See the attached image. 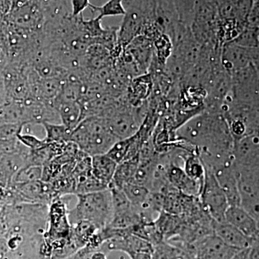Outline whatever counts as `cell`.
Listing matches in <instances>:
<instances>
[{
    "label": "cell",
    "instance_id": "15",
    "mask_svg": "<svg viewBox=\"0 0 259 259\" xmlns=\"http://www.w3.org/2000/svg\"><path fill=\"white\" fill-rule=\"evenodd\" d=\"M211 171L215 177L218 184L226 194L229 205L240 206L238 181L233 162L229 164L218 167Z\"/></svg>",
    "mask_w": 259,
    "mask_h": 259
},
{
    "label": "cell",
    "instance_id": "34",
    "mask_svg": "<svg viewBox=\"0 0 259 259\" xmlns=\"http://www.w3.org/2000/svg\"><path fill=\"white\" fill-rule=\"evenodd\" d=\"M232 259H243L241 254V250H240L237 253V254Z\"/></svg>",
    "mask_w": 259,
    "mask_h": 259
},
{
    "label": "cell",
    "instance_id": "28",
    "mask_svg": "<svg viewBox=\"0 0 259 259\" xmlns=\"http://www.w3.org/2000/svg\"><path fill=\"white\" fill-rule=\"evenodd\" d=\"M25 125L17 123L0 124V139H16L19 134L23 133Z\"/></svg>",
    "mask_w": 259,
    "mask_h": 259
},
{
    "label": "cell",
    "instance_id": "33",
    "mask_svg": "<svg viewBox=\"0 0 259 259\" xmlns=\"http://www.w3.org/2000/svg\"><path fill=\"white\" fill-rule=\"evenodd\" d=\"M171 259H188L187 258V255H186L185 252L183 250H181L180 248H178L175 254L173 255V257Z\"/></svg>",
    "mask_w": 259,
    "mask_h": 259
},
{
    "label": "cell",
    "instance_id": "9",
    "mask_svg": "<svg viewBox=\"0 0 259 259\" xmlns=\"http://www.w3.org/2000/svg\"><path fill=\"white\" fill-rule=\"evenodd\" d=\"M5 19L8 23L18 28L29 30H42L45 19L41 1L29 0L23 6L10 10Z\"/></svg>",
    "mask_w": 259,
    "mask_h": 259
},
{
    "label": "cell",
    "instance_id": "26",
    "mask_svg": "<svg viewBox=\"0 0 259 259\" xmlns=\"http://www.w3.org/2000/svg\"><path fill=\"white\" fill-rule=\"evenodd\" d=\"M231 42L247 48H258V28L245 27L243 31Z\"/></svg>",
    "mask_w": 259,
    "mask_h": 259
},
{
    "label": "cell",
    "instance_id": "16",
    "mask_svg": "<svg viewBox=\"0 0 259 259\" xmlns=\"http://www.w3.org/2000/svg\"><path fill=\"white\" fill-rule=\"evenodd\" d=\"M212 228L213 233L215 236L227 245L236 249H245L255 241H259V239H252L245 236L236 227L232 226L226 221L222 223L213 221Z\"/></svg>",
    "mask_w": 259,
    "mask_h": 259
},
{
    "label": "cell",
    "instance_id": "4",
    "mask_svg": "<svg viewBox=\"0 0 259 259\" xmlns=\"http://www.w3.org/2000/svg\"><path fill=\"white\" fill-rule=\"evenodd\" d=\"M205 168L203 185L199 198L202 208L216 222H226V212L229 203L215 177Z\"/></svg>",
    "mask_w": 259,
    "mask_h": 259
},
{
    "label": "cell",
    "instance_id": "2",
    "mask_svg": "<svg viewBox=\"0 0 259 259\" xmlns=\"http://www.w3.org/2000/svg\"><path fill=\"white\" fill-rule=\"evenodd\" d=\"M71 142L90 156L105 154L118 140L100 116L85 117L71 134Z\"/></svg>",
    "mask_w": 259,
    "mask_h": 259
},
{
    "label": "cell",
    "instance_id": "8",
    "mask_svg": "<svg viewBox=\"0 0 259 259\" xmlns=\"http://www.w3.org/2000/svg\"><path fill=\"white\" fill-rule=\"evenodd\" d=\"M258 48L243 47L231 41L226 42L221 48V64L230 74L250 65L258 66Z\"/></svg>",
    "mask_w": 259,
    "mask_h": 259
},
{
    "label": "cell",
    "instance_id": "5",
    "mask_svg": "<svg viewBox=\"0 0 259 259\" xmlns=\"http://www.w3.org/2000/svg\"><path fill=\"white\" fill-rule=\"evenodd\" d=\"M179 248L188 259H232L240 250L227 245L214 234Z\"/></svg>",
    "mask_w": 259,
    "mask_h": 259
},
{
    "label": "cell",
    "instance_id": "13",
    "mask_svg": "<svg viewBox=\"0 0 259 259\" xmlns=\"http://www.w3.org/2000/svg\"><path fill=\"white\" fill-rule=\"evenodd\" d=\"M52 105L59 115L61 124L71 131L82 120V110L79 101L66 98L58 94L52 100Z\"/></svg>",
    "mask_w": 259,
    "mask_h": 259
},
{
    "label": "cell",
    "instance_id": "25",
    "mask_svg": "<svg viewBox=\"0 0 259 259\" xmlns=\"http://www.w3.org/2000/svg\"><path fill=\"white\" fill-rule=\"evenodd\" d=\"M197 0H174L180 23L191 27Z\"/></svg>",
    "mask_w": 259,
    "mask_h": 259
},
{
    "label": "cell",
    "instance_id": "20",
    "mask_svg": "<svg viewBox=\"0 0 259 259\" xmlns=\"http://www.w3.org/2000/svg\"><path fill=\"white\" fill-rule=\"evenodd\" d=\"M182 160V167L185 173L190 178L203 185L205 168L195 150L187 151L184 154Z\"/></svg>",
    "mask_w": 259,
    "mask_h": 259
},
{
    "label": "cell",
    "instance_id": "3",
    "mask_svg": "<svg viewBox=\"0 0 259 259\" xmlns=\"http://www.w3.org/2000/svg\"><path fill=\"white\" fill-rule=\"evenodd\" d=\"M76 196L77 203L74 208L69 210V219L71 226L80 221L93 223L99 231L109 226L113 216L110 189Z\"/></svg>",
    "mask_w": 259,
    "mask_h": 259
},
{
    "label": "cell",
    "instance_id": "6",
    "mask_svg": "<svg viewBox=\"0 0 259 259\" xmlns=\"http://www.w3.org/2000/svg\"><path fill=\"white\" fill-rule=\"evenodd\" d=\"M240 206L259 222V168L236 169Z\"/></svg>",
    "mask_w": 259,
    "mask_h": 259
},
{
    "label": "cell",
    "instance_id": "22",
    "mask_svg": "<svg viewBox=\"0 0 259 259\" xmlns=\"http://www.w3.org/2000/svg\"><path fill=\"white\" fill-rule=\"evenodd\" d=\"M74 179L76 180L75 195L92 193V192H99V191L108 189V187L97 180L93 176V174L74 177Z\"/></svg>",
    "mask_w": 259,
    "mask_h": 259
},
{
    "label": "cell",
    "instance_id": "27",
    "mask_svg": "<svg viewBox=\"0 0 259 259\" xmlns=\"http://www.w3.org/2000/svg\"><path fill=\"white\" fill-rule=\"evenodd\" d=\"M178 248L166 241L160 242L153 246L152 259H171Z\"/></svg>",
    "mask_w": 259,
    "mask_h": 259
},
{
    "label": "cell",
    "instance_id": "24",
    "mask_svg": "<svg viewBox=\"0 0 259 259\" xmlns=\"http://www.w3.org/2000/svg\"><path fill=\"white\" fill-rule=\"evenodd\" d=\"M42 172V166H35V165L24 166L20 168L13 177L11 185H20V184L41 180Z\"/></svg>",
    "mask_w": 259,
    "mask_h": 259
},
{
    "label": "cell",
    "instance_id": "17",
    "mask_svg": "<svg viewBox=\"0 0 259 259\" xmlns=\"http://www.w3.org/2000/svg\"><path fill=\"white\" fill-rule=\"evenodd\" d=\"M156 231L166 241L180 234L184 224V218L177 214L159 212L153 222Z\"/></svg>",
    "mask_w": 259,
    "mask_h": 259
},
{
    "label": "cell",
    "instance_id": "30",
    "mask_svg": "<svg viewBox=\"0 0 259 259\" xmlns=\"http://www.w3.org/2000/svg\"><path fill=\"white\" fill-rule=\"evenodd\" d=\"M90 5L89 0H71V14L73 16L82 14L83 10L89 8Z\"/></svg>",
    "mask_w": 259,
    "mask_h": 259
},
{
    "label": "cell",
    "instance_id": "31",
    "mask_svg": "<svg viewBox=\"0 0 259 259\" xmlns=\"http://www.w3.org/2000/svg\"><path fill=\"white\" fill-rule=\"evenodd\" d=\"M131 259H152V253L147 252H140L129 255Z\"/></svg>",
    "mask_w": 259,
    "mask_h": 259
},
{
    "label": "cell",
    "instance_id": "18",
    "mask_svg": "<svg viewBox=\"0 0 259 259\" xmlns=\"http://www.w3.org/2000/svg\"><path fill=\"white\" fill-rule=\"evenodd\" d=\"M117 166V163L106 153L92 156V174L107 187L111 183Z\"/></svg>",
    "mask_w": 259,
    "mask_h": 259
},
{
    "label": "cell",
    "instance_id": "14",
    "mask_svg": "<svg viewBox=\"0 0 259 259\" xmlns=\"http://www.w3.org/2000/svg\"><path fill=\"white\" fill-rule=\"evenodd\" d=\"M226 221L252 239H259V222L241 206H229L226 212Z\"/></svg>",
    "mask_w": 259,
    "mask_h": 259
},
{
    "label": "cell",
    "instance_id": "7",
    "mask_svg": "<svg viewBox=\"0 0 259 259\" xmlns=\"http://www.w3.org/2000/svg\"><path fill=\"white\" fill-rule=\"evenodd\" d=\"M14 203L42 204L49 206L57 197L52 185L42 180L28 183L13 185L10 187Z\"/></svg>",
    "mask_w": 259,
    "mask_h": 259
},
{
    "label": "cell",
    "instance_id": "11",
    "mask_svg": "<svg viewBox=\"0 0 259 259\" xmlns=\"http://www.w3.org/2000/svg\"><path fill=\"white\" fill-rule=\"evenodd\" d=\"M153 23L141 10L136 8H125L122 23L117 30V42L122 49H125L133 40L143 35L145 28Z\"/></svg>",
    "mask_w": 259,
    "mask_h": 259
},
{
    "label": "cell",
    "instance_id": "12",
    "mask_svg": "<svg viewBox=\"0 0 259 259\" xmlns=\"http://www.w3.org/2000/svg\"><path fill=\"white\" fill-rule=\"evenodd\" d=\"M125 49L131 54L141 75L148 74L154 54L153 40L146 35H140L135 37Z\"/></svg>",
    "mask_w": 259,
    "mask_h": 259
},
{
    "label": "cell",
    "instance_id": "23",
    "mask_svg": "<svg viewBox=\"0 0 259 259\" xmlns=\"http://www.w3.org/2000/svg\"><path fill=\"white\" fill-rule=\"evenodd\" d=\"M89 8L94 14H97V18L102 20L105 17L118 16L125 14V9L122 4V0H109L101 7L95 6L92 4Z\"/></svg>",
    "mask_w": 259,
    "mask_h": 259
},
{
    "label": "cell",
    "instance_id": "19",
    "mask_svg": "<svg viewBox=\"0 0 259 259\" xmlns=\"http://www.w3.org/2000/svg\"><path fill=\"white\" fill-rule=\"evenodd\" d=\"M139 163V155H138L136 157L118 163L108 188L116 187L122 189L127 184L131 183L136 175Z\"/></svg>",
    "mask_w": 259,
    "mask_h": 259
},
{
    "label": "cell",
    "instance_id": "1",
    "mask_svg": "<svg viewBox=\"0 0 259 259\" xmlns=\"http://www.w3.org/2000/svg\"><path fill=\"white\" fill-rule=\"evenodd\" d=\"M179 141L193 146L204 166L209 170L233 162V138L221 112L203 111L176 131Z\"/></svg>",
    "mask_w": 259,
    "mask_h": 259
},
{
    "label": "cell",
    "instance_id": "10",
    "mask_svg": "<svg viewBox=\"0 0 259 259\" xmlns=\"http://www.w3.org/2000/svg\"><path fill=\"white\" fill-rule=\"evenodd\" d=\"M232 159L236 169L259 168L258 134L249 135L234 141Z\"/></svg>",
    "mask_w": 259,
    "mask_h": 259
},
{
    "label": "cell",
    "instance_id": "29",
    "mask_svg": "<svg viewBox=\"0 0 259 259\" xmlns=\"http://www.w3.org/2000/svg\"><path fill=\"white\" fill-rule=\"evenodd\" d=\"M17 139L20 141V144H23L29 150L36 149V148L41 147L47 143L44 139H39L33 135L23 134V133L19 134L17 136Z\"/></svg>",
    "mask_w": 259,
    "mask_h": 259
},
{
    "label": "cell",
    "instance_id": "32",
    "mask_svg": "<svg viewBox=\"0 0 259 259\" xmlns=\"http://www.w3.org/2000/svg\"><path fill=\"white\" fill-rule=\"evenodd\" d=\"M89 259H107V258L105 253L97 250L92 253Z\"/></svg>",
    "mask_w": 259,
    "mask_h": 259
},
{
    "label": "cell",
    "instance_id": "21",
    "mask_svg": "<svg viewBox=\"0 0 259 259\" xmlns=\"http://www.w3.org/2000/svg\"><path fill=\"white\" fill-rule=\"evenodd\" d=\"M46 131L44 141L47 143L71 142V134L72 131L63 124L44 122L41 124Z\"/></svg>",
    "mask_w": 259,
    "mask_h": 259
}]
</instances>
